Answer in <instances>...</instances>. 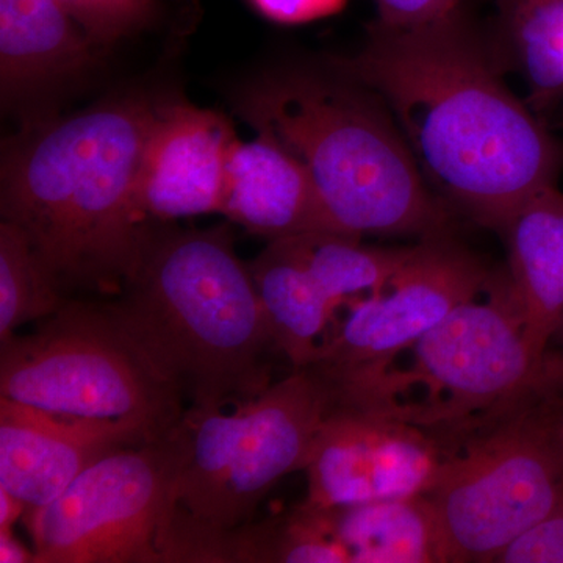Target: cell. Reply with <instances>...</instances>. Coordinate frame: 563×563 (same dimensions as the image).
I'll return each instance as SVG.
<instances>
[{
    "label": "cell",
    "instance_id": "cell-25",
    "mask_svg": "<svg viewBox=\"0 0 563 563\" xmlns=\"http://www.w3.org/2000/svg\"><path fill=\"white\" fill-rule=\"evenodd\" d=\"M263 16L280 24H303L340 13L347 0H250Z\"/></svg>",
    "mask_w": 563,
    "mask_h": 563
},
{
    "label": "cell",
    "instance_id": "cell-6",
    "mask_svg": "<svg viewBox=\"0 0 563 563\" xmlns=\"http://www.w3.org/2000/svg\"><path fill=\"white\" fill-rule=\"evenodd\" d=\"M551 368L548 357L528 391L446 443L450 459L428 496L448 563L495 562L563 504V450L543 407Z\"/></svg>",
    "mask_w": 563,
    "mask_h": 563
},
{
    "label": "cell",
    "instance_id": "cell-11",
    "mask_svg": "<svg viewBox=\"0 0 563 563\" xmlns=\"http://www.w3.org/2000/svg\"><path fill=\"white\" fill-rule=\"evenodd\" d=\"M450 453L429 429L384 410L333 406L306 470L317 507L428 495Z\"/></svg>",
    "mask_w": 563,
    "mask_h": 563
},
{
    "label": "cell",
    "instance_id": "cell-13",
    "mask_svg": "<svg viewBox=\"0 0 563 563\" xmlns=\"http://www.w3.org/2000/svg\"><path fill=\"white\" fill-rule=\"evenodd\" d=\"M152 440L133 422L70 417L0 396V487L27 510L40 509L103 455Z\"/></svg>",
    "mask_w": 563,
    "mask_h": 563
},
{
    "label": "cell",
    "instance_id": "cell-2",
    "mask_svg": "<svg viewBox=\"0 0 563 563\" xmlns=\"http://www.w3.org/2000/svg\"><path fill=\"white\" fill-rule=\"evenodd\" d=\"M157 107L125 98L52 121L3 154L2 221L20 228L69 296L120 295L150 220L139 202Z\"/></svg>",
    "mask_w": 563,
    "mask_h": 563
},
{
    "label": "cell",
    "instance_id": "cell-29",
    "mask_svg": "<svg viewBox=\"0 0 563 563\" xmlns=\"http://www.w3.org/2000/svg\"><path fill=\"white\" fill-rule=\"evenodd\" d=\"M551 347H555V350L563 351V321L561 328H559L558 332H555L553 343H551Z\"/></svg>",
    "mask_w": 563,
    "mask_h": 563
},
{
    "label": "cell",
    "instance_id": "cell-27",
    "mask_svg": "<svg viewBox=\"0 0 563 563\" xmlns=\"http://www.w3.org/2000/svg\"><path fill=\"white\" fill-rule=\"evenodd\" d=\"M0 562L35 563V551L27 550L10 531H0Z\"/></svg>",
    "mask_w": 563,
    "mask_h": 563
},
{
    "label": "cell",
    "instance_id": "cell-10",
    "mask_svg": "<svg viewBox=\"0 0 563 563\" xmlns=\"http://www.w3.org/2000/svg\"><path fill=\"white\" fill-rule=\"evenodd\" d=\"M495 269L454 231L418 240L379 291L358 299L310 368L335 404L361 398L453 310L479 296Z\"/></svg>",
    "mask_w": 563,
    "mask_h": 563
},
{
    "label": "cell",
    "instance_id": "cell-14",
    "mask_svg": "<svg viewBox=\"0 0 563 563\" xmlns=\"http://www.w3.org/2000/svg\"><path fill=\"white\" fill-rule=\"evenodd\" d=\"M221 214L268 242L340 233L306 166L266 133L236 143Z\"/></svg>",
    "mask_w": 563,
    "mask_h": 563
},
{
    "label": "cell",
    "instance_id": "cell-12",
    "mask_svg": "<svg viewBox=\"0 0 563 563\" xmlns=\"http://www.w3.org/2000/svg\"><path fill=\"white\" fill-rule=\"evenodd\" d=\"M239 136L224 114L188 103L157 107L144 146L139 202L150 221L221 213Z\"/></svg>",
    "mask_w": 563,
    "mask_h": 563
},
{
    "label": "cell",
    "instance_id": "cell-16",
    "mask_svg": "<svg viewBox=\"0 0 563 563\" xmlns=\"http://www.w3.org/2000/svg\"><path fill=\"white\" fill-rule=\"evenodd\" d=\"M99 47L60 0H0L2 102L79 76Z\"/></svg>",
    "mask_w": 563,
    "mask_h": 563
},
{
    "label": "cell",
    "instance_id": "cell-4",
    "mask_svg": "<svg viewBox=\"0 0 563 563\" xmlns=\"http://www.w3.org/2000/svg\"><path fill=\"white\" fill-rule=\"evenodd\" d=\"M243 120L290 151L343 235L454 231L455 213L424 180L398 122L368 85L325 63L277 70L244 91Z\"/></svg>",
    "mask_w": 563,
    "mask_h": 563
},
{
    "label": "cell",
    "instance_id": "cell-26",
    "mask_svg": "<svg viewBox=\"0 0 563 563\" xmlns=\"http://www.w3.org/2000/svg\"><path fill=\"white\" fill-rule=\"evenodd\" d=\"M543 407L555 442L563 450V358L544 388Z\"/></svg>",
    "mask_w": 563,
    "mask_h": 563
},
{
    "label": "cell",
    "instance_id": "cell-3",
    "mask_svg": "<svg viewBox=\"0 0 563 563\" xmlns=\"http://www.w3.org/2000/svg\"><path fill=\"white\" fill-rule=\"evenodd\" d=\"M118 296L114 309L190 407L236 406L274 384L280 350L229 224L147 222Z\"/></svg>",
    "mask_w": 563,
    "mask_h": 563
},
{
    "label": "cell",
    "instance_id": "cell-20",
    "mask_svg": "<svg viewBox=\"0 0 563 563\" xmlns=\"http://www.w3.org/2000/svg\"><path fill=\"white\" fill-rule=\"evenodd\" d=\"M288 240L306 268L340 306L379 291L413 250L366 246L357 236L331 232L306 233Z\"/></svg>",
    "mask_w": 563,
    "mask_h": 563
},
{
    "label": "cell",
    "instance_id": "cell-5",
    "mask_svg": "<svg viewBox=\"0 0 563 563\" xmlns=\"http://www.w3.org/2000/svg\"><path fill=\"white\" fill-rule=\"evenodd\" d=\"M0 396L70 417L133 422L155 439L187 410L113 303L73 298L35 331L0 342Z\"/></svg>",
    "mask_w": 563,
    "mask_h": 563
},
{
    "label": "cell",
    "instance_id": "cell-15",
    "mask_svg": "<svg viewBox=\"0 0 563 563\" xmlns=\"http://www.w3.org/2000/svg\"><path fill=\"white\" fill-rule=\"evenodd\" d=\"M501 236L526 342L542 361L563 321V192L558 185L526 199Z\"/></svg>",
    "mask_w": 563,
    "mask_h": 563
},
{
    "label": "cell",
    "instance_id": "cell-9",
    "mask_svg": "<svg viewBox=\"0 0 563 563\" xmlns=\"http://www.w3.org/2000/svg\"><path fill=\"white\" fill-rule=\"evenodd\" d=\"M184 462L180 422L103 455L54 501L25 512L35 563H163Z\"/></svg>",
    "mask_w": 563,
    "mask_h": 563
},
{
    "label": "cell",
    "instance_id": "cell-17",
    "mask_svg": "<svg viewBox=\"0 0 563 563\" xmlns=\"http://www.w3.org/2000/svg\"><path fill=\"white\" fill-rule=\"evenodd\" d=\"M306 504L351 562L448 563L439 515L428 495L340 507Z\"/></svg>",
    "mask_w": 563,
    "mask_h": 563
},
{
    "label": "cell",
    "instance_id": "cell-1",
    "mask_svg": "<svg viewBox=\"0 0 563 563\" xmlns=\"http://www.w3.org/2000/svg\"><path fill=\"white\" fill-rule=\"evenodd\" d=\"M325 63L384 99L429 187L474 224L503 235L526 199L558 185L562 144L507 87L463 5L417 27L374 21L361 49Z\"/></svg>",
    "mask_w": 563,
    "mask_h": 563
},
{
    "label": "cell",
    "instance_id": "cell-19",
    "mask_svg": "<svg viewBox=\"0 0 563 563\" xmlns=\"http://www.w3.org/2000/svg\"><path fill=\"white\" fill-rule=\"evenodd\" d=\"M492 46L528 85L537 109L563 96V0H492Z\"/></svg>",
    "mask_w": 563,
    "mask_h": 563
},
{
    "label": "cell",
    "instance_id": "cell-18",
    "mask_svg": "<svg viewBox=\"0 0 563 563\" xmlns=\"http://www.w3.org/2000/svg\"><path fill=\"white\" fill-rule=\"evenodd\" d=\"M247 268L284 357L292 368L312 365L332 336L340 303L318 284L288 239L268 242Z\"/></svg>",
    "mask_w": 563,
    "mask_h": 563
},
{
    "label": "cell",
    "instance_id": "cell-22",
    "mask_svg": "<svg viewBox=\"0 0 563 563\" xmlns=\"http://www.w3.org/2000/svg\"><path fill=\"white\" fill-rule=\"evenodd\" d=\"M101 47L146 31L161 18L162 0H60Z\"/></svg>",
    "mask_w": 563,
    "mask_h": 563
},
{
    "label": "cell",
    "instance_id": "cell-28",
    "mask_svg": "<svg viewBox=\"0 0 563 563\" xmlns=\"http://www.w3.org/2000/svg\"><path fill=\"white\" fill-rule=\"evenodd\" d=\"M25 512H27L25 504L5 488L0 487V531H10Z\"/></svg>",
    "mask_w": 563,
    "mask_h": 563
},
{
    "label": "cell",
    "instance_id": "cell-7",
    "mask_svg": "<svg viewBox=\"0 0 563 563\" xmlns=\"http://www.w3.org/2000/svg\"><path fill=\"white\" fill-rule=\"evenodd\" d=\"M412 361L347 402L384 410L450 440L523 395L547 357L526 342L523 318L506 269L479 296L453 310L415 344Z\"/></svg>",
    "mask_w": 563,
    "mask_h": 563
},
{
    "label": "cell",
    "instance_id": "cell-21",
    "mask_svg": "<svg viewBox=\"0 0 563 563\" xmlns=\"http://www.w3.org/2000/svg\"><path fill=\"white\" fill-rule=\"evenodd\" d=\"M68 298L24 232L0 222V342L51 317Z\"/></svg>",
    "mask_w": 563,
    "mask_h": 563
},
{
    "label": "cell",
    "instance_id": "cell-23",
    "mask_svg": "<svg viewBox=\"0 0 563 563\" xmlns=\"http://www.w3.org/2000/svg\"><path fill=\"white\" fill-rule=\"evenodd\" d=\"M498 563H563V504L496 555Z\"/></svg>",
    "mask_w": 563,
    "mask_h": 563
},
{
    "label": "cell",
    "instance_id": "cell-8",
    "mask_svg": "<svg viewBox=\"0 0 563 563\" xmlns=\"http://www.w3.org/2000/svg\"><path fill=\"white\" fill-rule=\"evenodd\" d=\"M332 393L310 368H292L250 401L188 407L177 509L214 529L251 523L274 485L303 472Z\"/></svg>",
    "mask_w": 563,
    "mask_h": 563
},
{
    "label": "cell",
    "instance_id": "cell-24",
    "mask_svg": "<svg viewBox=\"0 0 563 563\" xmlns=\"http://www.w3.org/2000/svg\"><path fill=\"white\" fill-rule=\"evenodd\" d=\"M380 24L390 27H417L451 16L462 0H376Z\"/></svg>",
    "mask_w": 563,
    "mask_h": 563
}]
</instances>
